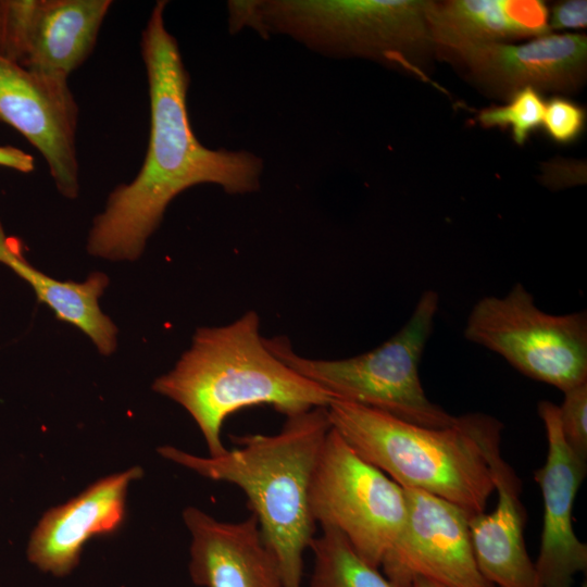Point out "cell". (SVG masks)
Returning a JSON list of instances; mask_svg holds the SVG:
<instances>
[{"label": "cell", "mask_w": 587, "mask_h": 587, "mask_svg": "<svg viewBox=\"0 0 587 587\" xmlns=\"http://www.w3.org/2000/svg\"><path fill=\"white\" fill-rule=\"evenodd\" d=\"M586 24L587 2L585 0H570L553 7L549 28H584Z\"/></svg>", "instance_id": "d4e9b609"}, {"label": "cell", "mask_w": 587, "mask_h": 587, "mask_svg": "<svg viewBox=\"0 0 587 587\" xmlns=\"http://www.w3.org/2000/svg\"><path fill=\"white\" fill-rule=\"evenodd\" d=\"M0 166L27 174L35 170V160L32 154L18 148L0 146Z\"/></svg>", "instance_id": "484cf974"}, {"label": "cell", "mask_w": 587, "mask_h": 587, "mask_svg": "<svg viewBox=\"0 0 587 587\" xmlns=\"http://www.w3.org/2000/svg\"><path fill=\"white\" fill-rule=\"evenodd\" d=\"M496 508L472 515L470 534L475 560L494 587H539L535 564L524 539L526 513L520 499L522 484L500 449L491 458Z\"/></svg>", "instance_id": "9a60e30c"}, {"label": "cell", "mask_w": 587, "mask_h": 587, "mask_svg": "<svg viewBox=\"0 0 587 587\" xmlns=\"http://www.w3.org/2000/svg\"><path fill=\"white\" fill-rule=\"evenodd\" d=\"M538 414L548 448L545 464L534 474L544 500L542 532L534 564L539 587H572L574 577L587 569V545L576 536L572 516L586 462L567 446L558 405L540 401Z\"/></svg>", "instance_id": "7c38bea8"}, {"label": "cell", "mask_w": 587, "mask_h": 587, "mask_svg": "<svg viewBox=\"0 0 587 587\" xmlns=\"http://www.w3.org/2000/svg\"><path fill=\"white\" fill-rule=\"evenodd\" d=\"M427 21L433 45L505 42L524 35L509 18L504 0L429 1Z\"/></svg>", "instance_id": "ac0fdd59"}, {"label": "cell", "mask_w": 587, "mask_h": 587, "mask_svg": "<svg viewBox=\"0 0 587 587\" xmlns=\"http://www.w3.org/2000/svg\"><path fill=\"white\" fill-rule=\"evenodd\" d=\"M141 475L139 467H133L99 479L77 497L46 512L30 536L28 560L55 576L72 572L87 540L121 526L128 486Z\"/></svg>", "instance_id": "4fadbf2b"}, {"label": "cell", "mask_w": 587, "mask_h": 587, "mask_svg": "<svg viewBox=\"0 0 587 587\" xmlns=\"http://www.w3.org/2000/svg\"><path fill=\"white\" fill-rule=\"evenodd\" d=\"M510 98L505 105L482 110L478 121L485 127H510L513 140L523 145L542 125L546 102L533 87L522 88Z\"/></svg>", "instance_id": "ffe728a7"}, {"label": "cell", "mask_w": 587, "mask_h": 587, "mask_svg": "<svg viewBox=\"0 0 587 587\" xmlns=\"http://www.w3.org/2000/svg\"><path fill=\"white\" fill-rule=\"evenodd\" d=\"M464 336L501 355L520 373L562 392L587 383L586 311L546 313L520 283L504 297L478 300Z\"/></svg>", "instance_id": "52a82bcc"}, {"label": "cell", "mask_w": 587, "mask_h": 587, "mask_svg": "<svg viewBox=\"0 0 587 587\" xmlns=\"http://www.w3.org/2000/svg\"><path fill=\"white\" fill-rule=\"evenodd\" d=\"M152 389L191 415L211 457L227 450L222 426L239 410L266 404L289 416L334 400L268 349L255 311L223 326L198 328L190 348Z\"/></svg>", "instance_id": "3957f363"}, {"label": "cell", "mask_w": 587, "mask_h": 587, "mask_svg": "<svg viewBox=\"0 0 587 587\" xmlns=\"http://www.w3.org/2000/svg\"><path fill=\"white\" fill-rule=\"evenodd\" d=\"M579 587H587L586 582H584Z\"/></svg>", "instance_id": "f1b7e54d"}, {"label": "cell", "mask_w": 587, "mask_h": 587, "mask_svg": "<svg viewBox=\"0 0 587 587\" xmlns=\"http://www.w3.org/2000/svg\"><path fill=\"white\" fill-rule=\"evenodd\" d=\"M558 405L562 435L571 450L587 462V383L563 392Z\"/></svg>", "instance_id": "44dd1931"}, {"label": "cell", "mask_w": 587, "mask_h": 587, "mask_svg": "<svg viewBox=\"0 0 587 587\" xmlns=\"http://www.w3.org/2000/svg\"><path fill=\"white\" fill-rule=\"evenodd\" d=\"M585 120L583 108L569 99L553 97L545 104L542 126L555 142L574 141L582 134Z\"/></svg>", "instance_id": "603a6c76"}, {"label": "cell", "mask_w": 587, "mask_h": 587, "mask_svg": "<svg viewBox=\"0 0 587 587\" xmlns=\"http://www.w3.org/2000/svg\"><path fill=\"white\" fill-rule=\"evenodd\" d=\"M407 514L384 557V574L399 587L426 578L447 587H494L478 570L465 510L426 491L403 488Z\"/></svg>", "instance_id": "9c48e42d"}, {"label": "cell", "mask_w": 587, "mask_h": 587, "mask_svg": "<svg viewBox=\"0 0 587 587\" xmlns=\"http://www.w3.org/2000/svg\"><path fill=\"white\" fill-rule=\"evenodd\" d=\"M111 0H38L20 65L67 78L91 54Z\"/></svg>", "instance_id": "2e32d148"}, {"label": "cell", "mask_w": 587, "mask_h": 587, "mask_svg": "<svg viewBox=\"0 0 587 587\" xmlns=\"http://www.w3.org/2000/svg\"><path fill=\"white\" fill-rule=\"evenodd\" d=\"M504 10L524 37H540L549 34L548 9L544 1L504 0Z\"/></svg>", "instance_id": "cb8c5ba5"}, {"label": "cell", "mask_w": 587, "mask_h": 587, "mask_svg": "<svg viewBox=\"0 0 587 587\" xmlns=\"http://www.w3.org/2000/svg\"><path fill=\"white\" fill-rule=\"evenodd\" d=\"M0 263L11 268L33 288L60 321L86 334L103 355L116 348L117 328L99 307V298L109 285L103 273H92L83 283L61 282L33 266L23 254L20 239L5 235L0 221Z\"/></svg>", "instance_id": "e0dca14e"}, {"label": "cell", "mask_w": 587, "mask_h": 587, "mask_svg": "<svg viewBox=\"0 0 587 587\" xmlns=\"http://www.w3.org/2000/svg\"><path fill=\"white\" fill-rule=\"evenodd\" d=\"M330 428L327 407H320L286 416L277 434L232 437L239 447L216 457H199L172 446L158 451L205 478L240 488L277 559L283 587H303V557L316 527L310 485Z\"/></svg>", "instance_id": "7a4b0ae2"}, {"label": "cell", "mask_w": 587, "mask_h": 587, "mask_svg": "<svg viewBox=\"0 0 587 587\" xmlns=\"http://www.w3.org/2000/svg\"><path fill=\"white\" fill-rule=\"evenodd\" d=\"M438 48L486 89L508 97L525 87L567 92L586 75L587 39L582 34H549L523 45L455 41Z\"/></svg>", "instance_id": "8fae6325"}, {"label": "cell", "mask_w": 587, "mask_h": 587, "mask_svg": "<svg viewBox=\"0 0 587 587\" xmlns=\"http://www.w3.org/2000/svg\"><path fill=\"white\" fill-rule=\"evenodd\" d=\"M3 35H4L3 10H2V0H0V54L1 55H2V50H3Z\"/></svg>", "instance_id": "83f0119b"}, {"label": "cell", "mask_w": 587, "mask_h": 587, "mask_svg": "<svg viewBox=\"0 0 587 587\" xmlns=\"http://www.w3.org/2000/svg\"><path fill=\"white\" fill-rule=\"evenodd\" d=\"M184 521L191 534L189 573L203 587H283L276 557L263 540L254 514L222 522L187 508Z\"/></svg>", "instance_id": "5bb4252c"}, {"label": "cell", "mask_w": 587, "mask_h": 587, "mask_svg": "<svg viewBox=\"0 0 587 587\" xmlns=\"http://www.w3.org/2000/svg\"><path fill=\"white\" fill-rule=\"evenodd\" d=\"M411 587H447V586H444L441 584H438L436 582H433L426 578L416 577L412 580Z\"/></svg>", "instance_id": "4316f807"}, {"label": "cell", "mask_w": 587, "mask_h": 587, "mask_svg": "<svg viewBox=\"0 0 587 587\" xmlns=\"http://www.w3.org/2000/svg\"><path fill=\"white\" fill-rule=\"evenodd\" d=\"M38 0H2L4 35L2 55L22 63Z\"/></svg>", "instance_id": "7402d4cb"}, {"label": "cell", "mask_w": 587, "mask_h": 587, "mask_svg": "<svg viewBox=\"0 0 587 587\" xmlns=\"http://www.w3.org/2000/svg\"><path fill=\"white\" fill-rule=\"evenodd\" d=\"M309 548L314 564L307 587H399L360 557L337 529L322 528Z\"/></svg>", "instance_id": "d6986e66"}, {"label": "cell", "mask_w": 587, "mask_h": 587, "mask_svg": "<svg viewBox=\"0 0 587 587\" xmlns=\"http://www.w3.org/2000/svg\"><path fill=\"white\" fill-rule=\"evenodd\" d=\"M438 304L436 291H424L399 332L375 349L351 358H307L298 354L285 336L265 337V344L285 364L328 391L334 400L378 410L416 425L446 427L455 416L427 398L419 375Z\"/></svg>", "instance_id": "8992f818"}, {"label": "cell", "mask_w": 587, "mask_h": 587, "mask_svg": "<svg viewBox=\"0 0 587 587\" xmlns=\"http://www.w3.org/2000/svg\"><path fill=\"white\" fill-rule=\"evenodd\" d=\"M428 5L421 0H242L227 8L233 34L249 27L263 37H290L329 58L409 63L433 45Z\"/></svg>", "instance_id": "5b68a950"}, {"label": "cell", "mask_w": 587, "mask_h": 587, "mask_svg": "<svg viewBox=\"0 0 587 587\" xmlns=\"http://www.w3.org/2000/svg\"><path fill=\"white\" fill-rule=\"evenodd\" d=\"M166 4L155 2L141 32L150 103L146 157L135 178L110 192L87 239L90 254L111 261L138 259L168 204L186 189L213 184L228 195H247L261 186L263 161L258 155L210 149L196 137L187 109L190 76L165 25Z\"/></svg>", "instance_id": "6da1fadb"}, {"label": "cell", "mask_w": 587, "mask_h": 587, "mask_svg": "<svg viewBox=\"0 0 587 587\" xmlns=\"http://www.w3.org/2000/svg\"><path fill=\"white\" fill-rule=\"evenodd\" d=\"M327 415L359 455L402 488L440 497L471 515L485 512L495 491L491 458L503 428L496 417L466 413L449 426L427 427L336 399Z\"/></svg>", "instance_id": "277c9868"}, {"label": "cell", "mask_w": 587, "mask_h": 587, "mask_svg": "<svg viewBox=\"0 0 587 587\" xmlns=\"http://www.w3.org/2000/svg\"><path fill=\"white\" fill-rule=\"evenodd\" d=\"M316 524L341 533L378 567L403 526V488L359 455L333 428L317 459L309 494Z\"/></svg>", "instance_id": "ba28073f"}, {"label": "cell", "mask_w": 587, "mask_h": 587, "mask_svg": "<svg viewBox=\"0 0 587 587\" xmlns=\"http://www.w3.org/2000/svg\"><path fill=\"white\" fill-rule=\"evenodd\" d=\"M0 121L42 154L58 191L75 199L78 105L67 78L29 71L0 54Z\"/></svg>", "instance_id": "30bf717a"}]
</instances>
